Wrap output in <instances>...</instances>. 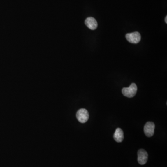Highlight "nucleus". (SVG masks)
Here are the masks:
<instances>
[{
  "label": "nucleus",
  "instance_id": "f257e3e1",
  "mask_svg": "<svg viewBox=\"0 0 167 167\" xmlns=\"http://www.w3.org/2000/svg\"><path fill=\"white\" fill-rule=\"evenodd\" d=\"M138 87L136 84L132 83L129 87L123 88L122 90V93L125 97L129 98H133L136 94Z\"/></svg>",
  "mask_w": 167,
  "mask_h": 167
},
{
  "label": "nucleus",
  "instance_id": "f03ea898",
  "mask_svg": "<svg viewBox=\"0 0 167 167\" xmlns=\"http://www.w3.org/2000/svg\"><path fill=\"white\" fill-rule=\"evenodd\" d=\"M76 117L80 123H86L89 119V113L85 109H80L77 112Z\"/></svg>",
  "mask_w": 167,
  "mask_h": 167
},
{
  "label": "nucleus",
  "instance_id": "7ed1b4c3",
  "mask_svg": "<svg viewBox=\"0 0 167 167\" xmlns=\"http://www.w3.org/2000/svg\"><path fill=\"white\" fill-rule=\"evenodd\" d=\"M125 37L128 41L131 43L138 44L141 41V35L138 32L127 34Z\"/></svg>",
  "mask_w": 167,
  "mask_h": 167
},
{
  "label": "nucleus",
  "instance_id": "20e7f679",
  "mask_svg": "<svg viewBox=\"0 0 167 167\" xmlns=\"http://www.w3.org/2000/svg\"><path fill=\"white\" fill-rule=\"evenodd\" d=\"M155 125L152 122H148L144 127V132L148 137L153 136L155 132Z\"/></svg>",
  "mask_w": 167,
  "mask_h": 167
},
{
  "label": "nucleus",
  "instance_id": "39448f33",
  "mask_svg": "<svg viewBox=\"0 0 167 167\" xmlns=\"http://www.w3.org/2000/svg\"><path fill=\"white\" fill-rule=\"evenodd\" d=\"M138 160L139 164L144 165L148 161V153L144 149H140L138 151Z\"/></svg>",
  "mask_w": 167,
  "mask_h": 167
},
{
  "label": "nucleus",
  "instance_id": "423d86ee",
  "mask_svg": "<svg viewBox=\"0 0 167 167\" xmlns=\"http://www.w3.org/2000/svg\"><path fill=\"white\" fill-rule=\"evenodd\" d=\"M85 24L90 29H96L98 27V23L93 17H88L85 20Z\"/></svg>",
  "mask_w": 167,
  "mask_h": 167
},
{
  "label": "nucleus",
  "instance_id": "0eeeda50",
  "mask_svg": "<svg viewBox=\"0 0 167 167\" xmlns=\"http://www.w3.org/2000/svg\"><path fill=\"white\" fill-rule=\"evenodd\" d=\"M114 140L117 143L122 142L124 140V132L123 130L119 128L117 129L113 136Z\"/></svg>",
  "mask_w": 167,
  "mask_h": 167
},
{
  "label": "nucleus",
  "instance_id": "6e6552de",
  "mask_svg": "<svg viewBox=\"0 0 167 167\" xmlns=\"http://www.w3.org/2000/svg\"><path fill=\"white\" fill-rule=\"evenodd\" d=\"M165 22H166V23H167V16H166V17H165Z\"/></svg>",
  "mask_w": 167,
  "mask_h": 167
}]
</instances>
